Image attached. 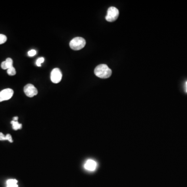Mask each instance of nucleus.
I'll return each mask as SVG.
<instances>
[{
  "label": "nucleus",
  "instance_id": "nucleus-1",
  "mask_svg": "<svg viewBox=\"0 0 187 187\" xmlns=\"http://www.w3.org/2000/svg\"><path fill=\"white\" fill-rule=\"evenodd\" d=\"M95 74L101 79L109 78L112 74V71L107 65L101 64L97 66L94 70Z\"/></svg>",
  "mask_w": 187,
  "mask_h": 187
},
{
  "label": "nucleus",
  "instance_id": "nucleus-2",
  "mask_svg": "<svg viewBox=\"0 0 187 187\" xmlns=\"http://www.w3.org/2000/svg\"><path fill=\"white\" fill-rule=\"evenodd\" d=\"M86 41L84 39L81 37H76L70 41V47L74 51H79L84 47Z\"/></svg>",
  "mask_w": 187,
  "mask_h": 187
},
{
  "label": "nucleus",
  "instance_id": "nucleus-3",
  "mask_svg": "<svg viewBox=\"0 0 187 187\" xmlns=\"http://www.w3.org/2000/svg\"><path fill=\"white\" fill-rule=\"evenodd\" d=\"M119 15V10L115 7H110L108 8L106 19L109 22H113L117 19Z\"/></svg>",
  "mask_w": 187,
  "mask_h": 187
},
{
  "label": "nucleus",
  "instance_id": "nucleus-4",
  "mask_svg": "<svg viewBox=\"0 0 187 187\" xmlns=\"http://www.w3.org/2000/svg\"><path fill=\"white\" fill-rule=\"evenodd\" d=\"M62 72L58 68H55L51 72V79L53 83H58L62 80Z\"/></svg>",
  "mask_w": 187,
  "mask_h": 187
},
{
  "label": "nucleus",
  "instance_id": "nucleus-5",
  "mask_svg": "<svg viewBox=\"0 0 187 187\" xmlns=\"http://www.w3.org/2000/svg\"><path fill=\"white\" fill-rule=\"evenodd\" d=\"M24 93L29 97H33L37 94L38 91L33 85L28 84L24 87Z\"/></svg>",
  "mask_w": 187,
  "mask_h": 187
},
{
  "label": "nucleus",
  "instance_id": "nucleus-6",
  "mask_svg": "<svg viewBox=\"0 0 187 187\" xmlns=\"http://www.w3.org/2000/svg\"><path fill=\"white\" fill-rule=\"evenodd\" d=\"M13 90L11 88H6L2 90L0 92V102L9 100L13 96Z\"/></svg>",
  "mask_w": 187,
  "mask_h": 187
},
{
  "label": "nucleus",
  "instance_id": "nucleus-7",
  "mask_svg": "<svg viewBox=\"0 0 187 187\" xmlns=\"http://www.w3.org/2000/svg\"><path fill=\"white\" fill-rule=\"evenodd\" d=\"M97 166V164L96 161L93 159H88L86 161L84 164V168L86 170L91 172H93L96 170V168Z\"/></svg>",
  "mask_w": 187,
  "mask_h": 187
},
{
  "label": "nucleus",
  "instance_id": "nucleus-8",
  "mask_svg": "<svg viewBox=\"0 0 187 187\" xmlns=\"http://www.w3.org/2000/svg\"><path fill=\"white\" fill-rule=\"evenodd\" d=\"M13 61L12 60V59L11 58H8L6 59L4 62H2L1 65V68L4 70H7L8 69L13 67Z\"/></svg>",
  "mask_w": 187,
  "mask_h": 187
},
{
  "label": "nucleus",
  "instance_id": "nucleus-9",
  "mask_svg": "<svg viewBox=\"0 0 187 187\" xmlns=\"http://www.w3.org/2000/svg\"><path fill=\"white\" fill-rule=\"evenodd\" d=\"M16 179H8L6 181L7 187H18Z\"/></svg>",
  "mask_w": 187,
  "mask_h": 187
},
{
  "label": "nucleus",
  "instance_id": "nucleus-10",
  "mask_svg": "<svg viewBox=\"0 0 187 187\" xmlns=\"http://www.w3.org/2000/svg\"><path fill=\"white\" fill-rule=\"evenodd\" d=\"M11 124H12V127L14 130H18L22 128V124H20L18 121L13 120L11 121Z\"/></svg>",
  "mask_w": 187,
  "mask_h": 187
},
{
  "label": "nucleus",
  "instance_id": "nucleus-11",
  "mask_svg": "<svg viewBox=\"0 0 187 187\" xmlns=\"http://www.w3.org/2000/svg\"><path fill=\"white\" fill-rule=\"evenodd\" d=\"M7 74L9 75L13 76V75H15L16 74V71L15 68L14 67H12L7 69Z\"/></svg>",
  "mask_w": 187,
  "mask_h": 187
},
{
  "label": "nucleus",
  "instance_id": "nucleus-12",
  "mask_svg": "<svg viewBox=\"0 0 187 187\" xmlns=\"http://www.w3.org/2000/svg\"><path fill=\"white\" fill-rule=\"evenodd\" d=\"M7 41V37L4 34H0V44H4Z\"/></svg>",
  "mask_w": 187,
  "mask_h": 187
},
{
  "label": "nucleus",
  "instance_id": "nucleus-13",
  "mask_svg": "<svg viewBox=\"0 0 187 187\" xmlns=\"http://www.w3.org/2000/svg\"><path fill=\"white\" fill-rule=\"evenodd\" d=\"M44 58L43 57H40L39 58L36 60V65L37 66V67H41V64H42L43 62H44Z\"/></svg>",
  "mask_w": 187,
  "mask_h": 187
},
{
  "label": "nucleus",
  "instance_id": "nucleus-14",
  "mask_svg": "<svg viewBox=\"0 0 187 187\" xmlns=\"http://www.w3.org/2000/svg\"><path fill=\"white\" fill-rule=\"evenodd\" d=\"M28 54L30 57H33L36 54V51L34 50V49H32V50H30V51L28 52Z\"/></svg>",
  "mask_w": 187,
  "mask_h": 187
},
{
  "label": "nucleus",
  "instance_id": "nucleus-15",
  "mask_svg": "<svg viewBox=\"0 0 187 187\" xmlns=\"http://www.w3.org/2000/svg\"><path fill=\"white\" fill-rule=\"evenodd\" d=\"M6 140H8L10 142H13V140L11 135L9 134L6 135Z\"/></svg>",
  "mask_w": 187,
  "mask_h": 187
},
{
  "label": "nucleus",
  "instance_id": "nucleus-16",
  "mask_svg": "<svg viewBox=\"0 0 187 187\" xmlns=\"http://www.w3.org/2000/svg\"><path fill=\"white\" fill-rule=\"evenodd\" d=\"M6 136L4 135L2 133H0V140H6Z\"/></svg>",
  "mask_w": 187,
  "mask_h": 187
},
{
  "label": "nucleus",
  "instance_id": "nucleus-17",
  "mask_svg": "<svg viewBox=\"0 0 187 187\" xmlns=\"http://www.w3.org/2000/svg\"><path fill=\"white\" fill-rule=\"evenodd\" d=\"M13 121H18V117H13Z\"/></svg>",
  "mask_w": 187,
  "mask_h": 187
},
{
  "label": "nucleus",
  "instance_id": "nucleus-18",
  "mask_svg": "<svg viewBox=\"0 0 187 187\" xmlns=\"http://www.w3.org/2000/svg\"><path fill=\"white\" fill-rule=\"evenodd\" d=\"M186 91L187 92V82H186Z\"/></svg>",
  "mask_w": 187,
  "mask_h": 187
}]
</instances>
